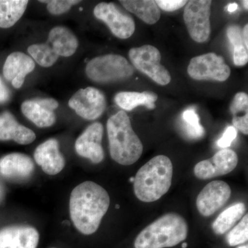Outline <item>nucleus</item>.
<instances>
[{
	"label": "nucleus",
	"instance_id": "dca6fc26",
	"mask_svg": "<svg viewBox=\"0 0 248 248\" xmlns=\"http://www.w3.org/2000/svg\"><path fill=\"white\" fill-rule=\"evenodd\" d=\"M34 158L42 170L49 175L59 174L66 165L64 157L60 153L58 141L55 139H50L37 146Z\"/></svg>",
	"mask_w": 248,
	"mask_h": 248
},
{
	"label": "nucleus",
	"instance_id": "2eb2a0df",
	"mask_svg": "<svg viewBox=\"0 0 248 248\" xmlns=\"http://www.w3.org/2000/svg\"><path fill=\"white\" fill-rule=\"evenodd\" d=\"M40 234L33 227L7 226L0 230V248H37Z\"/></svg>",
	"mask_w": 248,
	"mask_h": 248
},
{
	"label": "nucleus",
	"instance_id": "b1692460",
	"mask_svg": "<svg viewBox=\"0 0 248 248\" xmlns=\"http://www.w3.org/2000/svg\"><path fill=\"white\" fill-rule=\"evenodd\" d=\"M246 213L244 203L234 204L222 212L212 225L214 232L217 235L226 234L243 218Z\"/></svg>",
	"mask_w": 248,
	"mask_h": 248
},
{
	"label": "nucleus",
	"instance_id": "1a4fd4ad",
	"mask_svg": "<svg viewBox=\"0 0 248 248\" xmlns=\"http://www.w3.org/2000/svg\"><path fill=\"white\" fill-rule=\"evenodd\" d=\"M94 17L105 23L112 33L125 40L133 35L135 23L131 16L125 14L113 3L102 2L94 7Z\"/></svg>",
	"mask_w": 248,
	"mask_h": 248
},
{
	"label": "nucleus",
	"instance_id": "20e7f679",
	"mask_svg": "<svg viewBox=\"0 0 248 248\" xmlns=\"http://www.w3.org/2000/svg\"><path fill=\"white\" fill-rule=\"evenodd\" d=\"M188 227L177 213H168L146 227L137 236L135 248H165L177 246L187 237Z\"/></svg>",
	"mask_w": 248,
	"mask_h": 248
},
{
	"label": "nucleus",
	"instance_id": "0eeeda50",
	"mask_svg": "<svg viewBox=\"0 0 248 248\" xmlns=\"http://www.w3.org/2000/svg\"><path fill=\"white\" fill-rule=\"evenodd\" d=\"M212 1L191 0L186 4L184 19L191 38L197 43L208 41L211 33Z\"/></svg>",
	"mask_w": 248,
	"mask_h": 248
},
{
	"label": "nucleus",
	"instance_id": "f3484780",
	"mask_svg": "<svg viewBox=\"0 0 248 248\" xmlns=\"http://www.w3.org/2000/svg\"><path fill=\"white\" fill-rule=\"evenodd\" d=\"M35 68V63L31 57L22 52H14L9 55L3 68L5 79L11 81L16 89H20L26 76Z\"/></svg>",
	"mask_w": 248,
	"mask_h": 248
},
{
	"label": "nucleus",
	"instance_id": "7c9ffc66",
	"mask_svg": "<svg viewBox=\"0 0 248 248\" xmlns=\"http://www.w3.org/2000/svg\"><path fill=\"white\" fill-rule=\"evenodd\" d=\"M237 136V130L234 126H228L219 140L217 141V145L219 148L226 149L231 146L232 143Z\"/></svg>",
	"mask_w": 248,
	"mask_h": 248
},
{
	"label": "nucleus",
	"instance_id": "2f4dec72",
	"mask_svg": "<svg viewBox=\"0 0 248 248\" xmlns=\"http://www.w3.org/2000/svg\"><path fill=\"white\" fill-rule=\"evenodd\" d=\"M159 9L167 12H172L184 7L187 4L186 0H156L155 1Z\"/></svg>",
	"mask_w": 248,
	"mask_h": 248
},
{
	"label": "nucleus",
	"instance_id": "7ed1b4c3",
	"mask_svg": "<svg viewBox=\"0 0 248 248\" xmlns=\"http://www.w3.org/2000/svg\"><path fill=\"white\" fill-rule=\"evenodd\" d=\"M107 133L110 156L117 164L130 166L141 157L143 145L124 111H119L108 119Z\"/></svg>",
	"mask_w": 248,
	"mask_h": 248
},
{
	"label": "nucleus",
	"instance_id": "72a5a7b5",
	"mask_svg": "<svg viewBox=\"0 0 248 248\" xmlns=\"http://www.w3.org/2000/svg\"><path fill=\"white\" fill-rule=\"evenodd\" d=\"M11 98V92L0 78V104L9 102Z\"/></svg>",
	"mask_w": 248,
	"mask_h": 248
},
{
	"label": "nucleus",
	"instance_id": "a211bd4d",
	"mask_svg": "<svg viewBox=\"0 0 248 248\" xmlns=\"http://www.w3.org/2000/svg\"><path fill=\"white\" fill-rule=\"evenodd\" d=\"M35 169L33 161L22 153H11L0 159V174L12 180H24L30 177Z\"/></svg>",
	"mask_w": 248,
	"mask_h": 248
},
{
	"label": "nucleus",
	"instance_id": "4468645a",
	"mask_svg": "<svg viewBox=\"0 0 248 248\" xmlns=\"http://www.w3.org/2000/svg\"><path fill=\"white\" fill-rule=\"evenodd\" d=\"M58 107V102L53 98H37L23 102L21 109L23 115L37 127L48 128L56 122L54 110Z\"/></svg>",
	"mask_w": 248,
	"mask_h": 248
},
{
	"label": "nucleus",
	"instance_id": "4be33fe9",
	"mask_svg": "<svg viewBox=\"0 0 248 248\" xmlns=\"http://www.w3.org/2000/svg\"><path fill=\"white\" fill-rule=\"evenodd\" d=\"M120 3L127 11L150 25L156 24L161 17V11L153 0H121Z\"/></svg>",
	"mask_w": 248,
	"mask_h": 248
},
{
	"label": "nucleus",
	"instance_id": "58836bf2",
	"mask_svg": "<svg viewBox=\"0 0 248 248\" xmlns=\"http://www.w3.org/2000/svg\"><path fill=\"white\" fill-rule=\"evenodd\" d=\"M237 248H248V245H246V246H240V247H238Z\"/></svg>",
	"mask_w": 248,
	"mask_h": 248
},
{
	"label": "nucleus",
	"instance_id": "f8f14e48",
	"mask_svg": "<svg viewBox=\"0 0 248 248\" xmlns=\"http://www.w3.org/2000/svg\"><path fill=\"white\" fill-rule=\"evenodd\" d=\"M231 196V187L227 183L213 181L199 194L196 201L197 210L202 216H211L228 202Z\"/></svg>",
	"mask_w": 248,
	"mask_h": 248
},
{
	"label": "nucleus",
	"instance_id": "393cba45",
	"mask_svg": "<svg viewBox=\"0 0 248 248\" xmlns=\"http://www.w3.org/2000/svg\"><path fill=\"white\" fill-rule=\"evenodd\" d=\"M227 36L233 46V61L237 66H244L248 62V48L245 46L243 32L239 26L231 25L227 29Z\"/></svg>",
	"mask_w": 248,
	"mask_h": 248
},
{
	"label": "nucleus",
	"instance_id": "bb28decb",
	"mask_svg": "<svg viewBox=\"0 0 248 248\" xmlns=\"http://www.w3.org/2000/svg\"><path fill=\"white\" fill-rule=\"evenodd\" d=\"M186 133L191 139H200L205 135V130L200 124V119L195 108H187L183 113Z\"/></svg>",
	"mask_w": 248,
	"mask_h": 248
},
{
	"label": "nucleus",
	"instance_id": "473e14b6",
	"mask_svg": "<svg viewBox=\"0 0 248 248\" xmlns=\"http://www.w3.org/2000/svg\"><path fill=\"white\" fill-rule=\"evenodd\" d=\"M232 126L244 135L248 134V114L242 117H233Z\"/></svg>",
	"mask_w": 248,
	"mask_h": 248
},
{
	"label": "nucleus",
	"instance_id": "412c9836",
	"mask_svg": "<svg viewBox=\"0 0 248 248\" xmlns=\"http://www.w3.org/2000/svg\"><path fill=\"white\" fill-rule=\"evenodd\" d=\"M158 99L156 93L152 91L139 92H120L115 97L116 104L124 110L130 111L139 106H144L150 110L156 108L155 102Z\"/></svg>",
	"mask_w": 248,
	"mask_h": 248
},
{
	"label": "nucleus",
	"instance_id": "423d86ee",
	"mask_svg": "<svg viewBox=\"0 0 248 248\" xmlns=\"http://www.w3.org/2000/svg\"><path fill=\"white\" fill-rule=\"evenodd\" d=\"M129 58L133 66L143 74L149 77L156 84L166 86L170 84L169 71L161 64V55L156 47L144 45L130 49Z\"/></svg>",
	"mask_w": 248,
	"mask_h": 248
},
{
	"label": "nucleus",
	"instance_id": "c756f323",
	"mask_svg": "<svg viewBox=\"0 0 248 248\" xmlns=\"http://www.w3.org/2000/svg\"><path fill=\"white\" fill-rule=\"evenodd\" d=\"M230 110L233 116L244 112H248V96L246 93L240 92L236 93L230 107Z\"/></svg>",
	"mask_w": 248,
	"mask_h": 248
},
{
	"label": "nucleus",
	"instance_id": "6ab92c4d",
	"mask_svg": "<svg viewBox=\"0 0 248 248\" xmlns=\"http://www.w3.org/2000/svg\"><path fill=\"white\" fill-rule=\"evenodd\" d=\"M35 139V133L18 123L11 112L5 111L0 113V141L13 140L19 144L28 145Z\"/></svg>",
	"mask_w": 248,
	"mask_h": 248
},
{
	"label": "nucleus",
	"instance_id": "a878e982",
	"mask_svg": "<svg viewBox=\"0 0 248 248\" xmlns=\"http://www.w3.org/2000/svg\"><path fill=\"white\" fill-rule=\"evenodd\" d=\"M28 52L39 65L45 68L53 66L59 58L47 43L31 45L28 48Z\"/></svg>",
	"mask_w": 248,
	"mask_h": 248
},
{
	"label": "nucleus",
	"instance_id": "f257e3e1",
	"mask_svg": "<svg viewBox=\"0 0 248 248\" xmlns=\"http://www.w3.org/2000/svg\"><path fill=\"white\" fill-rule=\"evenodd\" d=\"M107 191L96 183L85 182L76 186L70 197V215L81 234L91 235L97 231L110 206Z\"/></svg>",
	"mask_w": 248,
	"mask_h": 248
},
{
	"label": "nucleus",
	"instance_id": "9b49d317",
	"mask_svg": "<svg viewBox=\"0 0 248 248\" xmlns=\"http://www.w3.org/2000/svg\"><path fill=\"white\" fill-rule=\"evenodd\" d=\"M239 162L237 155L231 149L218 151L210 159L200 161L195 166L196 177L202 180L226 175L234 170Z\"/></svg>",
	"mask_w": 248,
	"mask_h": 248
},
{
	"label": "nucleus",
	"instance_id": "f704fd0d",
	"mask_svg": "<svg viewBox=\"0 0 248 248\" xmlns=\"http://www.w3.org/2000/svg\"><path fill=\"white\" fill-rule=\"evenodd\" d=\"M243 32V39H244V42L245 46L246 48H248V25L246 24L244 28Z\"/></svg>",
	"mask_w": 248,
	"mask_h": 248
},
{
	"label": "nucleus",
	"instance_id": "f03ea898",
	"mask_svg": "<svg viewBox=\"0 0 248 248\" xmlns=\"http://www.w3.org/2000/svg\"><path fill=\"white\" fill-rule=\"evenodd\" d=\"M173 176L172 161L168 156L158 155L143 165L134 179L137 198L146 203L156 202L166 195Z\"/></svg>",
	"mask_w": 248,
	"mask_h": 248
},
{
	"label": "nucleus",
	"instance_id": "4c0bfd02",
	"mask_svg": "<svg viewBox=\"0 0 248 248\" xmlns=\"http://www.w3.org/2000/svg\"><path fill=\"white\" fill-rule=\"evenodd\" d=\"M187 244H186V243H184V244H182V248H187Z\"/></svg>",
	"mask_w": 248,
	"mask_h": 248
},
{
	"label": "nucleus",
	"instance_id": "9d476101",
	"mask_svg": "<svg viewBox=\"0 0 248 248\" xmlns=\"http://www.w3.org/2000/svg\"><path fill=\"white\" fill-rule=\"evenodd\" d=\"M107 99L102 91L94 87L80 89L73 94L68 106L85 120H97L107 108Z\"/></svg>",
	"mask_w": 248,
	"mask_h": 248
},
{
	"label": "nucleus",
	"instance_id": "ea45409f",
	"mask_svg": "<svg viewBox=\"0 0 248 248\" xmlns=\"http://www.w3.org/2000/svg\"><path fill=\"white\" fill-rule=\"evenodd\" d=\"M134 179H135V177H131L130 178V182H134Z\"/></svg>",
	"mask_w": 248,
	"mask_h": 248
},
{
	"label": "nucleus",
	"instance_id": "aec40b11",
	"mask_svg": "<svg viewBox=\"0 0 248 248\" xmlns=\"http://www.w3.org/2000/svg\"><path fill=\"white\" fill-rule=\"evenodd\" d=\"M47 44L59 57H71L76 53L79 46L78 38L70 29L56 27L50 30Z\"/></svg>",
	"mask_w": 248,
	"mask_h": 248
},
{
	"label": "nucleus",
	"instance_id": "c9c22d12",
	"mask_svg": "<svg viewBox=\"0 0 248 248\" xmlns=\"http://www.w3.org/2000/svg\"><path fill=\"white\" fill-rule=\"evenodd\" d=\"M238 4L236 3H232V4H230L228 5V12L233 13L234 11H236L238 9Z\"/></svg>",
	"mask_w": 248,
	"mask_h": 248
},
{
	"label": "nucleus",
	"instance_id": "6e6552de",
	"mask_svg": "<svg viewBox=\"0 0 248 248\" xmlns=\"http://www.w3.org/2000/svg\"><path fill=\"white\" fill-rule=\"evenodd\" d=\"M231 68L224 59L215 53L203 54L190 60L187 73L193 79L225 81L231 76Z\"/></svg>",
	"mask_w": 248,
	"mask_h": 248
},
{
	"label": "nucleus",
	"instance_id": "5701e85b",
	"mask_svg": "<svg viewBox=\"0 0 248 248\" xmlns=\"http://www.w3.org/2000/svg\"><path fill=\"white\" fill-rule=\"evenodd\" d=\"M28 0H0V28L14 26L27 9Z\"/></svg>",
	"mask_w": 248,
	"mask_h": 248
},
{
	"label": "nucleus",
	"instance_id": "cd10ccee",
	"mask_svg": "<svg viewBox=\"0 0 248 248\" xmlns=\"http://www.w3.org/2000/svg\"><path fill=\"white\" fill-rule=\"evenodd\" d=\"M227 242L231 246L244 244L248 239V215H245L241 221L227 235Z\"/></svg>",
	"mask_w": 248,
	"mask_h": 248
},
{
	"label": "nucleus",
	"instance_id": "c85d7f7f",
	"mask_svg": "<svg viewBox=\"0 0 248 248\" xmlns=\"http://www.w3.org/2000/svg\"><path fill=\"white\" fill-rule=\"evenodd\" d=\"M47 3V9L50 14L59 16L65 14L71 10L72 6L79 4L78 0H51V1H40Z\"/></svg>",
	"mask_w": 248,
	"mask_h": 248
},
{
	"label": "nucleus",
	"instance_id": "39448f33",
	"mask_svg": "<svg viewBox=\"0 0 248 248\" xmlns=\"http://www.w3.org/2000/svg\"><path fill=\"white\" fill-rule=\"evenodd\" d=\"M89 79L99 83L117 82L133 76V66L124 57L116 54H108L93 58L86 67Z\"/></svg>",
	"mask_w": 248,
	"mask_h": 248
},
{
	"label": "nucleus",
	"instance_id": "ddd939ff",
	"mask_svg": "<svg viewBox=\"0 0 248 248\" xmlns=\"http://www.w3.org/2000/svg\"><path fill=\"white\" fill-rule=\"evenodd\" d=\"M104 127L99 122L90 125L77 139L76 151L79 156L91 160L93 164H99L104 158L102 141Z\"/></svg>",
	"mask_w": 248,
	"mask_h": 248
},
{
	"label": "nucleus",
	"instance_id": "e433bc0d",
	"mask_svg": "<svg viewBox=\"0 0 248 248\" xmlns=\"http://www.w3.org/2000/svg\"><path fill=\"white\" fill-rule=\"evenodd\" d=\"M242 2H243V4H244L245 9H246V10H248V1H247V0H246V1H242Z\"/></svg>",
	"mask_w": 248,
	"mask_h": 248
}]
</instances>
